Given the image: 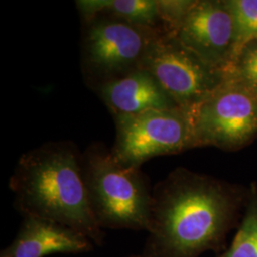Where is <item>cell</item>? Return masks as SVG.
<instances>
[{
    "instance_id": "9",
    "label": "cell",
    "mask_w": 257,
    "mask_h": 257,
    "mask_svg": "<svg viewBox=\"0 0 257 257\" xmlns=\"http://www.w3.org/2000/svg\"><path fill=\"white\" fill-rule=\"evenodd\" d=\"M112 114L133 115L149 110L180 109L155 76L144 68L93 88Z\"/></svg>"
},
{
    "instance_id": "12",
    "label": "cell",
    "mask_w": 257,
    "mask_h": 257,
    "mask_svg": "<svg viewBox=\"0 0 257 257\" xmlns=\"http://www.w3.org/2000/svg\"><path fill=\"white\" fill-rule=\"evenodd\" d=\"M224 2L235 22L237 55L245 44L257 39V0H224Z\"/></svg>"
},
{
    "instance_id": "2",
    "label": "cell",
    "mask_w": 257,
    "mask_h": 257,
    "mask_svg": "<svg viewBox=\"0 0 257 257\" xmlns=\"http://www.w3.org/2000/svg\"><path fill=\"white\" fill-rule=\"evenodd\" d=\"M81 156L71 141L48 142L33 149L19 158L10 189L24 217L62 224L100 245L103 231L90 205Z\"/></svg>"
},
{
    "instance_id": "14",
    "label": "cell",
    "mask_w": 257,
    "mask_h": 257,
    "mask_svg": "<svg viewBox=\"0 0 257 257\" xmlns=\"http://www.w3.org/2000/svg\"><path fill=\"white\" fill-rule=\"evenodd\" d=\"M226 77L242 83L257 92V39L249 41L239 50Z\"/></svg>"
},
{
    "instance_id": "1",
    "label": "cell",
    "mask_w": 257,
    "mask_h": 257,
    "mask_svg": "<svg viewBox=\"0 0 257 257\" xmlns=\"http://www.w3.org/2000/svg\"><path fill=\"white\" fill-rule=\"evenodd\" d=\"M236 208L230 187L176 169L153 188L145 257H197L215 248Z\"/></svg>"
},
{
    "instance_id": "3",
    "label": "cell",
    "mask_w": 257,
    "mask_h": 257,
    "mask_svg": "<svg viewBox=\"0 0 257 257\" xmlns=\"http://www.w3.org/2000/svg\"><path fill=\"white\" fill-rule=\"evenodd\" d=\"M81 163L89 201L99 227L147 230L153 189L141 169L120 165L102 143L87 148Z\"/></svg>"
},
{
    "instance_id": "13",
    "label": "cell",
    "mask_w": 257,
    "mask_h": 257,
    "mask_svg": "<svg viewBox=\"0 0 257 257\" xmlns=\"http://www.w3.org/2000/svg\"><path fill=\"white\" fill-rule=\"evenodd\" d=\"M221 257H257V196L254 193L246 216L230 249Z\"/></svg>"
},
{
    "instance_id": "8",
    "label": "cell",
    "mask_w": 257,
    "mask_h": 257,
    "mask_svg": "<svg viewBox=\"0 0 257 257\" xmlns=\"http://www.w3.org/2000/svg\"><path fill=\"white\" fill-rule=\"evenodd\" d=\"M174 37L225 75L236 55V27L224 0H196Z\"/></svg>"
},
{
    "instance_id": "5",
    "label": "cell",
    "mask_w": 257,
    "mask_h": 257,
    "mask_svg": "<svg viewBox=\"0 0 257 257\" xmlns=\"http://www.w3.org/2000/svg\"><path fill=\"white\" fill-rule=\"evenodd\" d=\"M187 114L193 148L237 150L256 137L257 92L226 77L215 92Z\"/></svg>"
},
{
    "instance_id": "4",
    "label": "cell",
    "mask_w": 257,
    "mask_h": 257,
    "mask_svg": "<svg viewBox=\"0 0 257 257\" xmlns=\"http://www.w3.org/2000/svg\"><path fill=\"white\" fill-rule=\"evenodd\" d=\"M82 21L81 69L92 89L140 69L150 44L164 33L107 15Z\"/></svg>"
},
{
    "instance_id": "11",
    "label": "cell",
    "mask_w": 257,
    "mask_h": 257,
    "mask_svg": "<svg viewBox=\"0 0 257 257\" xmlns=\"http://www.w3.org/2000/svg\"><path fill=\"white\" fill-rule=\"evenodd\" d=\"M82 20L107 15L139 27L163 32L157 0H77Z\"/></svg>"
},
{
    "instance_id": "10",
    "label": "cell",
    "mask_w": 257,
    "mask_h": 257,
    "mask_svg": "<svg viewBox=\"0 0 257 257\" xmlns=\"http://www.w3.org/2000/svg\"><path fill=\"white\" fill-rule=\"evenodd\" d=\"M92 242L62 224L25 216L18 236L1 257H44L53 253H79L92 250Z\"/></svg>"
},
{
    "instance_id": "15",
    "label": "cell",
    "mask_w": 257,
    "mask_h": 257,
    "mask_svg": "<svg viewBox=\"0 0 257 257\" xmlns=\"http://www.w3.org/2000/svg\"><path fill=\"white\" fill-rule=\"evenodd\" d=\"M163 32L175 36L196 0H157Z\"/></svg>"
},
{
    "instance_id": "6",
    "label": "cell",
    "mask_w": 257,
    "mask_h": 257,
    "mask_svg": "<svg viewBox=\"0 0 257 257\" xmlns=\"http://www.w3.org/2000/svg\"><path fill=\"white\" fill-rule=\"evenodd\" d=\"M113 119L116 135L110 153L125 168L141 169L154 157L193 149L191 121L181 109L115 115Z\"/></svg>"
},
{
    "instance_id": "7",
    "label": "cell",
    "mask_w": 257,
    "mask_h": 257,
    "mask_svg": "<svg viewBox=\"0 0 257 257\" xmlns=\"http://www.w3.org/2000/svg\"><path fill=\"white\" fill-rule=\"evenodd\" d=\"M155 76L175 104L189 113L225 81L226 75L205 63L176 37L160 33L148 48L142 67Z\"/></svg>"
},
{
    "instance_id": "16",
    "label": "cell",
    "mask_w": 257,
    "mask_h": 257,
    "mask_svg": "<svg viewBox=\"0 0 257 257\" xmlns=\"http://www.w3.org/2000/svg\"><path fill=\"white\" fill-rule=\"evenodd\" d=\"M128 257H145L143 254H141V255H132V256H128Z\"/></svg>"
}]
</instances>
